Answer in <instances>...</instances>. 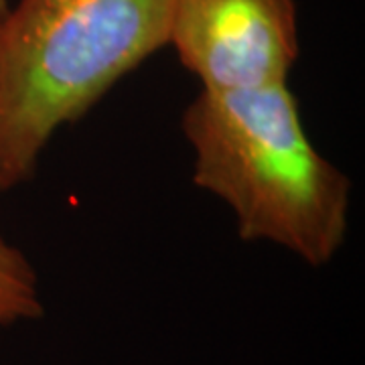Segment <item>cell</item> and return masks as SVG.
Instances as JSON below:
<instances>
[{
	"instance_id": "cell-1",
	"label": "cell",
	"mask_w": 365,
	"mask_h": 365,
	"mask_svg": "<svg viewBox=\"0 0 365 365\" xmlns=\"http://www.w3.org/2000/svg\"><path fill=\"white\" fill-rule=\"evenodd\" d=\"M181 128L193 181L234 211L246 242H270L327 266L349 227L351 181L304 130L288 86L199 91Z\"/></svg>"
},
{
	"instance_id": "cell-2",
	"label": "cell",
	"mask_w": 365,
	"mask_h": 365,
	"mask_svg": "<svg viewBox=\"0 0 365 365\" xmlns=\"http://www.w3.org/2000/svg\"><path fill=\"white\" fill-rule=\"evenodd\" d=\"M173 0H19L0 25V193L169 43Z\"/></svg>"
},
{
	"instance_id": "cell-3",
	"label": "cell",
	"mask_w": 365,
	"mask_h": 365,
	"mask_svg": "<svg viewBox=\"0 0 365 365\" xmlns=\"http://www.w3.org/2000/svg\"><path fill=\"white\" fill-rule=\"evenodd\" d=\"M203 91L288 86L299 59L294 0H173L169 43Z\"/></svg>"
},
{
	"instance_id": "cell-4",
	"label": "cell",
	"mask_w": 365,
	"mask_h": 365,
	"mask_svg": "<svg viewBox=\"0 0 365 365\" xmlns=\"http://www.w3.org/2000/svg\"><path fill=\"white\" fill-rule=\"evenodd\" d=\"M43 299L37 272L26 256L0 237V327L37 321Z\"/></svg>"
},
{
	"instance_id": "cell-5",
	"label": "cell",
	"mask_w": 365,
	"mask_h": 365,
	"mask_svg": "<svg viewBox=\"0 0 365 365\" xmlns=\"http://www.w3.org/2000/svg\"><path fill=\"white\" fill-rule=\"evenodd\" d=\"M9 2L6 0H0V25H2V21H4V16H6V11H9Z\"/></svg>"
}]
</instances>
